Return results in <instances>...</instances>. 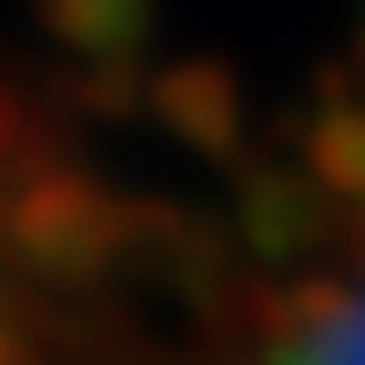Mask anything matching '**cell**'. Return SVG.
Listing matches in <instances>:
<instances>
[{
	"instance_id": "cell-1",
	"label": "cell",
	"mask_w": 365,
	"mask_h": 365,
	"mask_svg": "<svg viewBox=\"0 0 365 365\" xmlns=\"http://www.w3.org/2000/svg\"><path fill=\"white\" fill-rule=\"evenodd\" d=\"M272 365H365V279L315 301L308 315H294Z\"/></svg>"
}]
</instances>
